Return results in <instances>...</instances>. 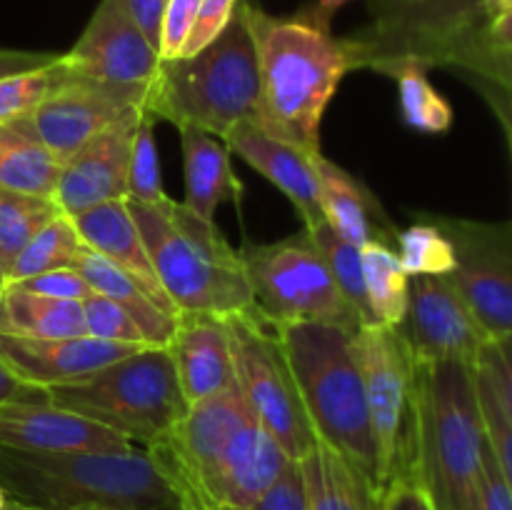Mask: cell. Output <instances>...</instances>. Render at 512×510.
<instances>
[{"instance_id": "obj_1", "label": "cell", "mask_w": 512, "mask_h": 510, "mask_svg": "<svg viewBox=\"0 0 512 510\" xmlns=\"http://www.w3.org/2000/svg\"><path fill=\"white\" fill-rule=\"evenodd\" d=\"M243 5L260 68L253 125L305 153L320 155L325 108L345 75L360 68L358 40L333 35L330 18L318 8L280 18L258 5Z\"/></svg>"}, {"instance_id": "obj_2", "label": "cell", "mask_w": 512, "mask_h": 510, "mask_svg": "<svg viewBox=\"0 0 512 510\" xmlns=\"http://www.w3.org/2000/svg\"><path fill=\"white\" fill-rule=\"evenodd\" d=\"M485 445L475 365L415 363V480L435 510H478Z\"/></svg>"}, {"instance_id": "obj_3", "label": "cell", "mask_w": 512, "mask_h": 510, "mask_svg": "<svg viewBox=\"0 0 512 510\" xmlns=\"http://www.w3.org/2000/svg\"><path fill=\"white\" fill-rule=\"evenodd\" d=\"M273 325L315 438L338 450L380 495L378 448L355 350L358 330L310 320H273Z\"/></svg>"}, {"instance_id": "obj_4", "label": "cell", "mask_w": 512, "mask_h": 510, "mask_svg": "<svg viewBox=\"0 0 512 510\" xmlns=\"http://www.w3.org/2000/svg\"><path fill=\"white\" fill-rule=\"evenodd\" d=\"M260 68L243 0L228 28L190 58L160 60L145 110L175 128H198L225 140L240 123H253Z\"/></svg>"}, {"instance_id": "obj_5", "label": "cell", "mask_w": 512, "mask_h": 510, "mask_svg": "<svg viewBox=\"0 0 512 510\" xmlns=\"http://www.w3.org/2000/svg\"><path fill=\"white\" fill-rule=\"evenodd\" d=\"M128 208L178 313L228 318L255 308L240 250L230 248L215 223L170 198Z\"/></svg>"}, {"instance_id": "obj_6", "label": "cell", "mask_w": 512, "mask_h": 510, "mask_svg": "<svg viewBox=\"0 0 512 510\" xmlns=\"http://www.w3.org/2000/svg\"><path fill=\"white\" fill-rule=\"evenodd\" d=\"M8 498L40 510H158L178 503L143 448L43 455L0 448Z\"/></svg>"}, {"instance_id": "obj_7", "label": "cell", "mask_w": 512, "mask_h": 510, "mask_svg": "<svg viewBox=\"0 0 512 510\" xmlns=\"http://www.w3.org/2000/svg\"><path fill=\"white\" fill-rule=\"evenodd\" d=\"M50 403L115 430L138 448H150L188 410L168 348L148 345L105 365L90 378L50 388Z\"/></svg>"}, {"instance_id": "obj_8", "label": "cell", "mask_w": 512, "mask_h": 510, "mask_svg": "<svg viewBox=\"0 0 512 510\" xmlns=\"http://www.w3.org/2000/svg\"><path fill=\"white\" fill-rule=\"evenodd\" d=\"M225 328L230 335L235 383L250 413L290 460H303L318 438L273 320L263 310L250 308L228 315Z\"/></svg>"}, {"instance_id": "obj_9", "label": "cell", "mask_w": 512, "mask_h": 510, "mask_svg": "<svg viewBox=\"0 0 512 510\" xmlns=\"http://www.w3.org/2000/svg\"><path fill=\"white\" fill-rule=\"evenodd\" d=\"M255 308L270 320H310L360 330L358 315L330 275L308 230L275 243H248L240 250Z\"/></svg>"}, {"instance_id": "obj_10", "label": "cell", "mask_w": 512, "mask_h": 510, "mask_svg": "<svg viewBox=\"0 0 512 510\" xmlns=\"http://www.w3.org/2000/svg\"><path fill=\"white\" fill-rule=\"evenodd\" d=\"M370 428L378 448L380 498L415 478V355L398 328L368 325L355 333Z\"/></svg>"}, {"instance_id": "obj_11", "label": "cell", "mask_w": 512, "mask_h": 510, "mask_svg": "<svg viewBox=\"0 0 512 510\" xmlns=\"http://www.w3.org/2000/svg\"><path fill=\"white\" fill-rule=\"evenodd\" d=\"M493 0H375L373 25L353 35L360 68L390 73L400 63L428 68L435 53L488 23Z\"/></svg>"}, {"instance_id": "obj_12", "label": "cell", "mask_w": 512, "mask_h": 510, "mask_svg": "<svg viewBox=\"0 0 512 510\" xmlns=\"http://www.w3.org/2000/svg\"><path fill=\"white\" fill-rule=\"evenodd\" d=\"M455 248V268L445 275L490 340L512 335V220L438 215L433 218Z\"/></svg>"}, {"instance_id": "obj_13", "label": "cell", "mask_w": 512, "mask_h": 510, "mask_svg": "<svg viewBox=\"0 0 512 510\" xmlns=\"http://www.w3.org/2000/svg\"><path fill=\"white\" fill-rule=\"evenodd\" d=\"M253 418L238 383H230L210 398L190 403L183 418L168 435L145 453L160 470L175 500H183L200 483L205 470L215 463L235 430Z\"/></svg>"}, {"instance_id": "obj_14", "label": "cell", "mask_w": 512, "mask_h": 510, "mask_svg": "<svg viewBox=\"0 0 512 510\" xmlns=\"http://www.w3.org/2000/svg\"><path fill=\"white\" fill-rule=\"evenodd\" d=\"M63 60L78 78L133 90L150 88L160 68L158 50L130 18L123 0H100Z\"/></svg>"}, {"instance_id": "obj_15", "label": "cell", "mask_w": 512, "mask_h": 510, "mask_svg": "<svg viewBox=\"0 0 512 510\" xmlns=\"http://www.w3.org/2000/svg\"><path fill=\"white\" fill-rule=\"evenodd\" d=\"M398 330L408 340L415 363L458 360L478 365L490 343V335L443 275L410 278L408 313Z\"/></svg>"}, {"instance_id": "obj_16", "label": "cell", "mask_w": 512, "mask_h": 510, "mask_svg": "<svg viewBox=\"0 0 512 510\" xmlns=\"http://www.w3.org/2000/svg\"><path fill=\"white\" fill-rule=\"evenodd\" d=\"M145 98L148 88H113L70 73V78L40 103L28 120L45 148L65 163L125 113L145 108Z\"/></svg>"}, {"instance_id": "obj_17", "label": "cell", "mask_w": 512, "mask_h": 510, "mask_svg": "<svg viewBox=\"0 0 512 510\" xmlns=\"http://www.w3.org/2000/svg\"><path fill=\"white\" fill-rule=\"evenodd\" d=\"M290 458L268 435V430L250 418L203 473L200 483L178 500L185 510L248 508L285 470Z\"/></svg>"}, {"instance_id": "obj_18", "label": "cell", "mask_w": 512, "mask_h": 510, "mask_svg": "<svg viewBox=\"0 0 512 510\" xmlns=\"http://www.w3.org/2000/svg\"><path fill=\"white\" fill-rule=\"evenodd\" d=\"M145 108L130 110L110 128L95 135L63 163L53 200L65 215H78L95 205L128 198V168L133 135Z\"/></svg>"}, {"instance_id": "obj_19", "label": "cell", "mask_w": 512, "mask_h": 510, "mask_svg": "<svg viewBox=\"0 0 512 510\" xmlns=\"http://www.w3.org/2000/svg\"><path fill=\"white\" fill-rule=\"evenodd\" d=\"M0 448L20 453H125L138 445L50 400L0 405Z\"/></svg>"}, {"instance_id": "obj_20", "label": "cell", "mask_w": 512, "mask_h": 510, "mask_svg": "<svg viewBox=\"0 0 512 510\" xmlns=\"http://www.w3.org/2000/svg\"><path fill=\"white\" fill-rule=\"evenodd\" d=\"M148 345L105 343V340L78 335V338H15L0 333V360L25 383L38 388L78 383L90 378L105 365L138 353Z\"/></svg>"}, {"instance_id": "obj_21", "label": "cell", "mask_w": 512, "mask_h": 510, "mask_svg": "<svg viewBox=\"0 0 512 510\" xmlns=\"http://www.w3.org/2000/svg\"><path fill=\"white\" fill-rule=\"evenodd\" d=\"M225 145L235 155H240L250 168L258 170L263 178H268L293 203V208L303 218L305 230L313 233L315 228L325 223L318 165H315L318 155H310L295 145L283 143V140L263 133L253 123H240L225 138Z\"/></svg>"}, {"instance_id": "obj_22", "label": "cell", "mask_w": 512, "mask_h": 510, "mask_svg": "<svg viewBox=\"0 0 512 510\" xmlns=\"http://www.w3.org/2000/svg\"><path fill=\"white\" fill-rule=\"evenodd\" d=\"M168 353L185 400L198 403L235 383L233 353L225 318L210 313H178Z\"/></svg>"}, {"instance_id": "obj_23", "label": "cell", "mask_w": 512, "mask_h": 510, "mask_svg": "<svg viewBox=\"0 0 512 510\" xmlns=\"http://www.w3.org/2000/svg\"><path fill=\"white\" fill-rule=\"evenodd\" d=\"M73 223L90 250L103 255L108 263H113L128 278H133L160 310L178 318V308L160 285L138 223L130 215L128 200H110V203L83 210V213L73 215Z\"/></svg>"}, {"instance_id": "obj_24", "label": "cell", "mask_w": 512, "mask_h": 510, "mask_svg": "<svg viewBox=\"0 0 512 510\" xmlns=\"http://www.w3.org/2000/svg\"><path fill=\"white\" fill-rule=\"evenodd\" d=\"M320 178V198H323L325 223L348 243L363 245L380 240L395 245L398 230L390 225L388 215L378 205L368 188L358 178L340 168L333 160L318 155L315 160Z\"/></svg>"}, {"instance_id": "obj_25", "label": "cell", "mask_w": 512, "mask_h": 510, "mask_svg": "<svg viewBox=\"0 0 512 510\" xmlns=\"http://www.w3.org/2000/svg\"><path fill=\"white\" fill-rule=\"evenodd\" d=\"M185 165L183 205L215 223V210L225 200H240L243 185L230 168V148L215 135L198 128H178Z\"/></svg>"}, {"instance_id": "obj_26", "label": "cell", "mask_w": 512, "mask_h": 510, "mask_svg": "<svg viewBox=\"0 0 512 510\" xmlns=\"http://www.w3.org/2000/svg\"><path fill=\"white\" fill-rule=\"evenodd\" d=\"M308 495V510H378L380 495L358 468L338 450L315 440L313 450L298 460Z\"/></svg>"}, {"instance_id": "obj_27", "label": "cell", "mask_w": 512, "mask_h": 510, "mask_svg": "<svg viewBox=\"0 0 512 510\" xmlns=\"http://www.w3.org/2000/svg\"><path fill=\"white\" fill-rule=\"evenodd\" d=\"M63 163L45 148L28 118L0 125V190L53 198Z\"/></svg>"}, {"instance_id": "obj_28", "label": "cell", "mask_w": 512, "mask_h": 510, "mask_svg": "<svg viewBox=\"0 0 512 510\" xmlns=\"http://www.w3.org/2000/svg\"><path fill=\"white\" fill-rule=\"evenodd\" d=\"M73 268L83 275L85 283H88L95 293L105 295V298L113 300L118 308H123L125 313L138 323V328L143 330L150 345H158V348H165V345H168L175 328V318L165 313V310H160L158 305L153 303V298H150L133 278H128L123 270L115 268L113 263H108L103 255L90 250L85 243L83 248H80L78 258H75Z\"/></svg>"}, {"instance_id": "obj_29", "label": "cell", "mask_w": 512, "mask_h": 510, "mask_svg": "<svg viewBox=\"0 0 512 510\" xmlns=\"http://www.w3.org/2000/svg\"><path fill=\"white\" fill-rule=\"evenodd\" d=\"M0 333L15 338H78L85 335L83 303L5 285L0 298Z\"/></svg>"}, {"instance_id": "obj_30", "label": "cell", "mask_w": 512, "mask_h": 510, "mask_svg": "<svg viewBox=\"0 0 512 510\" xmlns=\"http://www.w3.org/2000/svg\"><path fill=\"white\" fill-rule=\"evenodd\" d=\"M360 255H363L365 293L375 325L398 328L408 313L410 275L405 273L393 245L373 240L360 248Z\"/></svg>"}, {"instance_id": "obj_31", "label": "cell", "mask_w": 512, "mask_h": 510, "mask_svg": "<svg viewBox=\"0 0 512 510\" xmlns=\"http://www.w3.org/2000/svg\"><path fill=\"white\" fill-rule=\"evenodd\" d=\"M80 248H83V238H80L73 218L65 213H58L48 225H43V228L30 238V243L25 245L13 260H10L8 283H18V280L48 273V270L73 268Z\"/></svg>"}, {"instance_id": "obj_32", "label": "cell", "mask_w": 512, "mask_h": 510, "mask_svg": "<svg viewBox=\"0 0 512 510\" xmlns=\"http://www.w3.org/2000/svg\"><path fill=\"white\" fill-rule=\"evenodd\" d=\"M388 75L398 80L400 113L405 125L428 135L448 133L453 125V105L433 88L428 68L418 63H400Z\"/></svg>"}, {"instance_id": "obj_33", "label": "cell", "mask_w": 512, "mask_h": 510, "mask_svg": "<svg viewBox=\"0 0 512 510\" xmlns=\"http://www.w3.org/2000/svg\"><path fill=\"white\" fill-rule=\"evenodd\" d=\"M310 235H313L315 245H318L320 253H323V258H325V263H328L335 285L340 288L343 298L348 300V305L353 308V313L358 315L360 328L375 325L373 313H370L368 293H365L363 255H360L358 245H353V243H348V240L340 238V235L335 233L328 223H323L320 228H315Z\"/></svg>"}, {"instance_id": "obj_34", "label": "cell", "mask_w": 512, "mask_h": 510, "mask_svg": "<svg viewBox=\"0 0 512 510\" xmlns=\"http://www.w3.org/2000/svg\"><path fill=\"white\" fill-rule=\"evenodd\" d=\"M58 213L63 210L53 198L0 190V253L5 263H10Z\"/></svg>"}, {"instance_id": "obj_35", "label": "cell", "mask_w": 512, "mask_h": 510, "mask_svg": "<svg viewBox=\"0 0 512 510\" xmlns=\"http://www.w3.org/2000/svg\"><path fill=\"white\" fill-rule=\"evenodd\" d=\"M395 253L410 278L415 275H450L455 268V248L433 218L398 230Z\"/></svg>"}, {"instance_id": "obj_36", "label": "cell", "mask_w": 512, "mask_h": 510, "mask_svg": "<svg viewBox=\"0 0 512 510\" xmlns=\"http://www.w3.org/2000/svg\"><path fill=\"white\" fill-rule=\"evenodd\" d=\"M68 78L70 68L65 65L63 55H58L45 68L28 70V73L10 75V78L0 80V125L28 118Z\"/></svg>"}, {"instance_id": "obj_37", "label": "cell", "mask_w": 512, "mask_h": 510, "mask_svg": "<svg viewBox=\"0 0 512 510\" xmlns=\"http://www.w3.org/2000/svg\"><path fill=\"white\" fill-rule=\"evenodd\" d=\"M430 65L453 68L455 73L483 75V78L512 90V48H498V45L485 43L480 38V30L435 53Z\"/></svg>"}, {"instance_id": "obj_38", "label": "cell", "mask_w": 512, "mask_h": 510, "mask_svg": "<svg viewBox=\"0 0 512 510\" xmlns=\"http://www.w3.org/2000/svg\"><path fill=\"white\" fill-rule=\"evenodd\" d=\"M155 115L143 110L140 123L133 135V150H130L128 168V203H160L168 198L160 175L158 145H155Z\"/></svg>"}, {"instance_id": "obj_39", "label": "cell", "mask_w": 512, "mask_h": 510, "mask_svg": "<svg viewBox=\"0 0 512 510\" xmlns=\"http://www.w3.org/2000/svg\"><path fill=\"white\" fill-rule=\"evenodd\" d=\"M83 325L85 335L105 340V343L150 345L138 323L123 308H118L113 300L100 293H93L83 300Z\"/></svg>"}, {"instance_id": "obj_40", "label": "cell", "mask_w": 512, "mask_h": 510, "mask_svg": "<svg viewBox=\"0 0 512 510\" xmlns=\"http://www.w3.org/2000/svg\"><path fill=\"white\" fill-rule=\"evenodd\" d=\"M475 383H478L480 408H483L485 433H488L490 448H493L495 458H498L500 470L505 475V483H508L512 493V423L508 413H505L503 403H500L498 393H495L493 383H490L488 373L480 365H475Z\"/></svg>"}, {"instance_id": "obj_41", "label": "cell", "mask_w": 512, "mask_h": 510, "mask_svg": "<svg viewBox=\"0 0 512 510\" xmlns=\"http://www.w3.org/2000/svg\"><path fill=\"white\" fill-rule=\"evenodd\" d=\"M200 3L203 0H168L163 13V25H160V60L183 58L185 43L190 38Z\"/></svg>"}, {"instance_id": "obj_42", "label": "cell", "mask_w": 512, "mask_h": 510, "mask_svg": "<svg viewBox=\"0 0 512 510\" xmlns=\"http://www.w3.org/2000/svg\"><path fill=\"white\" fill-rule=\"evenodd\" d=\"M213 510H308L303 470L298 460H290L280 478L248 508H213Z\"/></svg>"}, {"instance_id": "obj_43", "label": "cell", "mask_w": 512, "mask_h": 510, "mask_svg": "<svg viewBox=\"0 0 512 510\" xmlns=\"http://www.w3.org/2000/svg\"><path fill=\"white\" fill-rule=\"evenodd\" d=\"M240 0H203L195 15L193 30H190V38L185 43L183 58L200 53L203 48H208L225 28H228L230 18H233L235 8H238Z\"/></svg>"}, {"instance_id": "obj_44", "label": "cell", "mask_w": 512, "mask_h": 510, "mask_svg": "<svg viewBox=\"0 0 512 510\" xmlns=\"http://www.w3.org/2000/svg\"><path fill=\"white\" fill-rule=\"evenodd\" d=\"M8 285H18V288L30 290V293H38V295H48V298L78 300V303H83L85 298H90V295L95 293L75 268L48 270V273L33 275V278H25V280H18V283H8Z\"/></svg>"}, {"instance_id": "obj_45", "label": "cell", "mask_w": 512, "mask_h": 510, "mask_svg": "<svg viewBox=\"0 0 512 510\" xmlns=\"http://www.w3.org/2000/svg\"><path fill=\"white\" fill-rule=\"evenodd\" d=\"M480 368L488 373L505 413L512 423V335L490 340L488 348L480 355Z\"/></svg>"}, {"instance_id": "obj_46", "label": "cell", "mask_w": 512, "mask_h": 510, "mask_svg": "<svg viewBox=\"0 0 512 510\" xmlns=\"http://www.w3.org/2000/svg\"><path fill=\"white\" fill-rule=\"evenodd\" d=\"M475 93L480 95L485 105L493 113L495 123L500 125V133H503L505 145H508V158L512 165V90L503 88V85L493 83V80L483 78V75H473V73H458Z\"/></svg>"}, {"instance_id": "obj_47", "label": "cell", "mask_w": 512, "mask_h": 510, "mask_svg": "<svg viewBox=\"0 0 512 510\" xmlns=\"http://www.w3.org/2000/svg\"><path fill=\"white\" fill-rule=\"evenodd\" d=\"M478 510H512V493L505 483V475L500 470L490 440L485 445L483 455V480H480V503Z\"/></svg>"}, {"instance_id": "obj_48", "label": "cell", "mask_w": 512, "mask_h": 510, "mask_svg": "<svg viewBox=\"0 0 512 510\" xmlns=\"http://www.w3.org/2000/svg\"><path fill=\"white\" fill-rule=\"evenodd\" d=\"M378 510H435L415 478L395 480L380 498Z\"/></svg>"}, {"instance_id": "obj_49", "label": "cell", "mask_w": 512, "mask_h": 510, "mask_svg": "<svg viewBox=\"0 0 512 510\" xmlns=\"http://www.w3.org/2000/svg\"><path fill=\"white\" fill-rule=\"evenodd\" d=\"M125 8H128L130 18L135 20L140 30L145 33V38L150 40L155 50L160 43V25H163V13L168 0H123Z\"/></svg>"}, {"instance_id": "obj_50", "label": "cell", "mask_w": 512, "mask_h": 510, "mask_svg": "<svg viewBox=\"0 0 512 510\" xmlns=\"http://www.w3.org/2000/svg\"><path fill=\"white\" fill-rule=\"evenodd\" d=\"M40 400H50L48 390L25 383L23 378H18V375L0 360V405L40 403Z\"/></svg>"}, {"instance_id": "obj_51", "label": "cell", "mask_w": 512, "mask_h": 510, "mask_svg": "<svg viewBox=\"0 0 512 510\" xmlns=\"http://www.w3.org/2000/svg\"><path fill=\"white\" fill-rule=\"evenodd\" d=\"M58 58V53H38V50H5L0 48V80L10 75L28 73L50 65Z\"/></svg>"}, {"instance_id": "obj_52", "label": "cell", "mask_w": 512, "mask_h": 510, "mask_svg": "<svg viewBox=\"0 0 512 510\" xmlns=\"http://www.w3.org/2000/svg\"><path fill=\"white\" fill-rule=\"evenodd\" d=\"M480 38L490 45H498V48H512V8L493 15L480 28Z\"/></svg>"}, {"instance_id": "obj_53", "label": "cell", "mask_w": 512, "mask_h": 510, "mask_svg": "<svg viewBox=\"0 0 512 510\" xmlns=\"http://www.w3.org/2000/svg\"><path fill=\"white\" fill-rule=\"evenodd\" d=\"M345 3H348V0H318V3H315V8H318L323 15H328V18H333L335 10L343 8Z\"/></svg>"}, {"instance_id": "obj_54", "label": "cell", "mask_w": 512, "mask_h": 510, "mask_svg": "<svg viewBox=\"0 0 512 510\" xmlns=\"http://www.w3.org/2000/svg\"><path fill=\"white\" fill-rule=\"evenodd\" d=\"M510 8H512V0H493L488 8V20L493 18V15L503 13V10H510Z\"/></svg>"}, {"instance_id": "obj_55", "label": "cell", "mask_w": 512, "mask_h": 510, "mask_svg": "<svg viewBox=\"0 0 512 510\" xmlns=\"http://www.w3.org/2000/svg\"><path fill=\"white\" fill-rule=\"evenodd\" d=\"M0 510H40V508H35V505H28V503H20V500L15 498H8V503H5Z\"/></svg>"}, {"instance_id": "obj_56", "label": "cell", "mask_w": 512, "mask_h": 510, "mask_svg": "<svg viewBox=\"0 0 512 510\" xmlns=\"http://www.w3.org/2000/svg\"><path fill=\"white\" fill-rule=\"evenodd\" d=\"M5 283H8V263H5L3 253H0V288H5Z\"/></svg>"}, {"instance_id": "obj_57", "label": "cell", "mask_w": 512, "mask_h": 510, "mask_svg": "<svg viewBox=\"0 0 512 510\" xmlns=\"http://www.w3.org/2000/svg\"><path fill=\"white\" fill-rule=\"evenodd\" d=\"M158 510H185L183 505H178V503H170V505H160Z\"/></svg>"}, {"instance_id": "obj_58", "label": "cell", "mask_w": 512, "mask_h": 510, "mask_svg": "<svg viewBox=\"0 0 512 510\" xmlns=\"http://www.w3.org/2000/svg\"><path fill=\"white\" fill-rule=\"evenodd\" d=\"M5 503H8V493H5V490H3V485H0V508H3Z\"/></svg>"}, {"instance_id": "obj_59", "label": "cell", "mask_w": 512, "mask_h": 510, "mask_svg": "<svg viewBox=\"0 0 512 510\" xmlns=\"http://www.w3.org/2000/svg\"><path fill=\"white\" fill-rule=\"evenodd\" d=\"M0 298H3V288H0Z\"/></svg>"}]
</instances>
